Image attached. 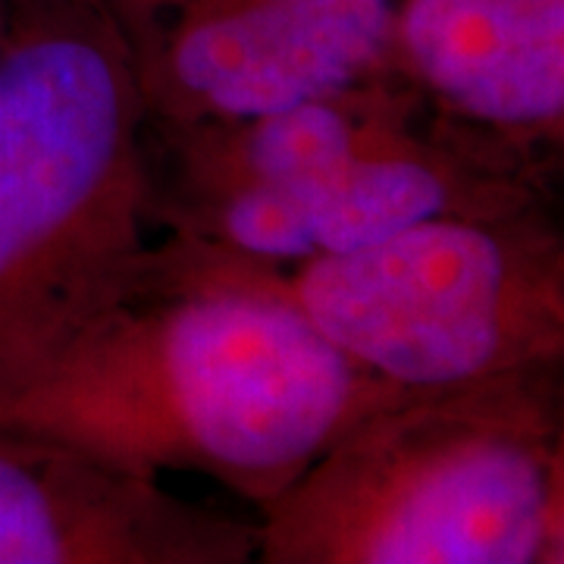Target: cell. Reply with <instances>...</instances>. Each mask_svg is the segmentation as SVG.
I'll return each instance as SVG.
<instances>
[{
	"label": "cell",
	"instance_id": "cell-7",
	"mask_svg": "<svg viewBox=\"0 0 564 564\" xmlns=\"http://www.w3.org/2000/svg\"><path fill=\"white\" fill-rule=\"evenodd\" d=\"M258 524L51 436L0 430V564H251Z\"/></svg>",
	"mask_w": 564,
	"mask_h": 564
},
{
	"label": "cell",
	"instance_id": "cell-8",
	"mask_svg": "<svg viewBox=\"0 0 564 564\" xmlns=\"http://www.w3.org/2000/svg\"><path fill=\"white\" fill-rule=\"evenodd\" d=\"M395 44L443 113L562 173L564 0H395Z\"/></svg>",
	"mask_w": 564,
	"mask_h": 564
},
{
	"label": "cell",
	"instance_id": "cell-6",
	"mask_svg": "<svg viewBox=\"0 0 564 564\" xmlns=\"http://www.w3.org/2000/svg\"><path fill=\"white\" fill-rule=\"evenodd\" d=\"M402 73L395 0H180L139 63L148 117L239 120Z\"/></svg>",
	"mask_w": 564,
	"mask_h": 564
},
{
	"label": "cell",
	"instance_id": "cell-5",
	"mask_svg": "<svg viewBox=\"0 0 564 564\" xmlns=\"http://www.w3.org/2000/svg\"><path fill=\"white\" fill-rule=\"evenodd\" d=\"M251 261L326 343L404 389L564 364L555 198L426 217L343 254Z\"/></svg>",
	"mask_w": 564,
	"mask_h": 564
},
{
	"label": "cell",
	"instance_id": "cell-9",
	"mask_svg": "<svg viewBox=\"0 0 564 564\" xmlns=\"http://www.w3.org/2000/svg\"><path fill=\"white\" fill-rule=\"evenodd\" d=\"M113 7V13L120 17L126 35L132 41L135 51V63L148 54V47L154 44L161 22L166 20V13L180 3V0H107Z\"/></svg>",
	"mask_w": 564,
	"mask_h": 564
},
{
	"label": "cell",
	"instance_id": "cell-1",
	"mask_svg": "<svg viewBox=\"0 0 564 564\" xmlns=\"http://www.w3.org/2000/svg\"><path fill=\"white\" fill-rule=\"evenodd\" d=\"M402 392L326 343L251 258L166 236L122 295L0 377V430L148 477L202 474L263 508Z\"/></svg>",
	"mask_w": 564,
	"mask_h": 564
},
{
	"label": "cell",
	"instance_id": "cell-10",
	"mask_svg": "<svg viewBox=\"0 0 564 564\" xmlns=\"http://www.w3.org/2000/svg\"><path fill=\"white\" fill-rule=\"evenodd\" d=\"M7 17H10V0H0V44H3V32H7Z\"/></svg>",
	"mask_w": 564,
	"mask_h": 564
},
{
	"label": "cell",
	"instance_id": "cell-4",
	"mask_svg": "<svg viewBox=\"0 0 564 564\" xmlns=\"http://www.w3.org/2000/svg\"><path fill=\"white\" fill-rule=\"evenodd\" d=\"M139 63L107 0H10L0 44V377L122 295L148 251Z\"/></svg>",
	"mask_w": 564,
	"mask_h": 564
},
{
	"label": "cell",
	"instance_id": "cell-2",
	"mask_svg": "<svg viewBox=\"0 0 564 564\" xmlns=\"http://www.w3.org/2000/svg\"><path fill=\"white\" fill-rule=\"evenodd\" d=\"M558 176L452 120L404 73L258 117L144 120L148 229L270 263L552 202Z\"/></svg>",
	"mask_w": 564,
	"mask_h": 564
},
{
	"label": "cell",
	"instance_id": "cell-3",
	"mask_svg": "<svg viewBox=\"0 0 564 564\" xmlns=\"http://www.w3.org/2000/svg\"><path fill=\"white\" fill-rule=\"evenodd\" d=\"M258 511L254 564H562L564 364L404 389Z\"/></svg>",
	"mask_w": 564,
	"mask_h": 564
}]
</instances>
